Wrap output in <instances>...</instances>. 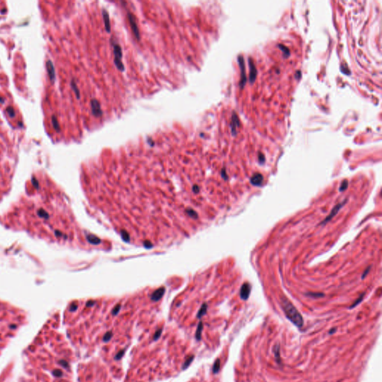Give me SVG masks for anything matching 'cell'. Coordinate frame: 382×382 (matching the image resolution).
<instances>
[{
    "mask_svg": "<svg viewBox=\"0 0 382 382\" xmlns=\"http://www.w3.org/2000/svg\"><path fill=\"white\" fill-rule=\"evenodd\" d=\"M279 351H280V348H279V346L277 345L274 347V353L276 356V359L278 360L280 359V355H279Z\"/></svg>",
    "mask_w": 382,
    "mask_h": 382,
    "instance_id": "d6986e66",
    "label": "cell"
},
{
    "mask_svg": "<svg viewBox=\"0 0 382 382\" xmlns=\"http://www.w3.org/2000/svg\"><path fill=\"white\" fill-rule=\"evenodd\" d=\"M206 309H207V306L205 305V304H204V305L201 307V310H200L199 313L198 314V317H201V316H203V315L205 314V313H206Z\"/></svg>",
    "mask_w": 382,
    "mask_h": 382,
    "instance_id": "ac0fdd59",
    "label": "cell"
},
{
    "mask_svg": "<svg viewBox=\"0 0 382 382\" xmlns=\"http://www.w3.org/2000/svg\"><path fill=\"white\" fill-rule=\"evenodd\" d=\"M52 122L53 125H54L55 129L58 132V131L60 130V125L59 124H58V120H57V119H56V117H55V116H52Z\"/></svg>",
    "mask_w": 382,
    "mask_h": 382,
    "instance_id": "5bb4252c",
    "label": "cell"
},
{
    "mask_svg": "<svg viewBox=\"0 0 382 382\" xmlns=\"http://www.w3.org/2000/svg\"><path fill=\"white\" fill-rule=\"evenodd\" d=\"M364 293H363V294H362L361 296H360V297H359V299H358L357 300H356V301H355V302L353 304H352V305H351V306H350V308H355V306H357L358 304L359 303H360V302H361L362 300H363V298H364Z\"/></svg>",
    "mask_w": 382,
    "mask_h": 382,
    "instance_id": "e0dca14e",
    "label": "cell"
},
{
    "mask_svg": "<svg viewBox=\"0 0 382 382\" xmlns=\"http://www.w3.org/2000/svg\"><path fill=\"white\" fill-rule=\"evenodd\" d=\"M193 356H190V357L189 358L187 359V360H186V361H185V363H184V367H183V369H186L187 367H188V366L190 365V364L191 362H192V360H193Z\"/></svg>",
    "mask_w": 382,
    "mask_h": 382,
    "instance_id": "ffe728a7",
    "label": "cell"
},
{
    "mask_svg": "<svg viewBox=\"0 0 382 382\" xmlns=\"http://www.w3.org/2000/svg\"><path fill=\"white\" fill-rule=\"evenodd\" d=\"M220 360L219 359L215 361L214 364H213V373H217L220 370Z\"/></svg>",
    "mask_w": 382,
    "mask_h": 382,
    "instance_id": "7c38bea8",
    "label": "cell"
},
{
    "mask_svg": "<svg viewBox=\"0 0 382 382\" xmlns=\"http://www.w3.org/2000/svg\"><path fill=\"white\" fill-rule=\"evenodd\" d=\"M123 354H124V351H121V352H120V353H119L118 355H117V356H116L115 358H116V359H120V358H121V357H122V355H123Z\"/></svg>",
    "mask_w": 382,
    "mask_h": 382,
    "instance_id": "d4e9b609",
    "label": "cell"
},
{
    "mask_svg": "<svg viewBox=\"0 0 382 382\" xmlns=\"http://www.w3.org/2000/svg\"><path fill=\"white\" fill-rule=\"evenodd\" d=\"M128 19H129V23H130V26L132 28V30L133 31L134 34L135 36V37L137 38V40L140 41L141 39V34H140V31H139L138 26H137V22H136V19L135 17L134 16L133 14H132L131 12H129L128 14Z\"/></svg>",
    "mask_w": 382,
    "mask_h": 382,
    "instance_id": "3957f363",
    "label": "cell"
},
{
    "mask_svg": "<svg viewBox=\"0 0 382 382\" xmlns=\"http://www.w3.org/2000/svg\"><path fill=\"white\" fill-rule=\"evenodd\" d=\"M113 53H114V64L117 69L120 71H124L125 70V66L123 63L122 62L121 59L122 57V51L121 46L118 43H113Z\"/></svg>",
    "mask_w": 382,
    "mask_h": 382,
    "instance_id": "7a4b0ae2",
    "label": "cell"
},
{
    "mask_svg": "<svg viewBox=\"0 0 382 382\" xmlns=\"http://www.w3.org/2000/svg\"><path fill=\"white\" fill-rule=\"evenodd\" d=\"M369 269H370V267H369L368 268H367V269L365 270V272H364V274L362 275V278H364V277H365V276H367V274H368V272H369Z\"/></svg>",
    "mask_w": 382,
    "mask_h": 382,
    "instance_id": "603a6c76",
    "label": "cell"
},
{
    "mask_svg": "<svg viewBox=\"0 0 382 382\" xmlns=\"http://www.w3.org/2000/svg\"><path fill=\"white\" fill-rule=\"evenodd\" d=\"M112 337V334L111 332H107L106 334H105V337H104V341H108V340H110V339Z\"/></svg>",
    "mask_w": 382,
    "mask_h": 382,
    "instance_id": "44dd1931",
    "label": "cell"
},
{
    "mask_svg": "<svg viewBox=\"0 0 382 382\" xmlns=\"http://www.w3.org/2000/svg\"><path fill=\"white\" fill-rule=\"evenodd\" d=\"M7 111H8V113L9 115H10V117H14V116H15V113H14V109H13L11 107H8V108Z\"/></svg>",
    "mask_w": 382,
    "mask_h": 382,
    "instance_id": "7402d4cb",
    "label": "cell"
},
{
    "mask_svg": "<svg viewBox=\"0 0 382 382\" xmlns=\"http://www.w3.org/2000/svg\"><path fill=\"white\" fill-rule=\"evenodd\" d=\"M102 17H103V20L105 22V30L108 33L111 32V21L109 14L105 9H102Z\"/></svg>",
    "mask_w": 382,
    "mask_h": 382,
    "instance_id": "52a82bcc",
    "label": "cell"
},
{
    "mask_svg": "<svg viewBox=\"0 0 382 382\" xmlns=\"http://www.w3.org/2000/svg\"><path fill=\"white\" fill-rule=\"evenodd\" d=\"M71 87H72V88L73 89V90H74V92H75V93H76L77 98L79 99L80 98V92H79V90H78V87H77V85H76V82H75L74 80H73V81H71Z\"/></svg>",
    "mask_w": 382,
    "mask_h": 382,
    "instance_id": "8fae6325",
    "label": "cell"
},
{
    "mask_svg": "<svg viewBox=\"0 0 382 382\" xmlns=\"http://www.w3.org/2000/svg\"><path fill=\"white\" fill-rule=\"evenodd\" d=\"M281 305L285 313L286 317L298 328L302 327L304 321L301 313H299L296 307L287 298L284 296L281 298Z\"/></svg>",
    "mask_w": 382,
    "mask_h": 382,
    "instance_id": "6da1fadb",
    "label": "cell"
},
{
    "mask_svg": "<svg viewBox=\"0 0 382 382\" xmlns=\"http://www.w3.org/2000/svg\"><path fill=\"white\" fill-rule=\"evenodd\" d=\"M202 328H203L202 323H200L199 325L198 328H197V331H196V337L197 340H200V339H201V331H202Z\"/></svg>",
    "mask_w": 382,
    "mask_h": 382,
    "instance_id": "4fadbf2b",
    "label": "cell"
},
{
    "mask_svg": "<svg viewBox=\"0 0 382 382\" xmlns=\"http://www.w3.org/2000/svg\"><path fill=\"white\" fill-rule=\"evenodd\" d=\"M348 181H347V180H344V181L342 182L341 185H340V192H343V191H345L347 189V188H348Z\"/></svg>",
    "mask_w": 382,
    "mask_h": 382,
    "instance_id": "9a60e30c",
    "label": "cell"
},
{
    "mask_svg": "<svg viewBox=\"0 0 382 382\" xmlns=\"http://www.w3.org/2000/svg\"><path fill=\"white\" fill-rule=\"evenodd\" d=\"M90 106H91V111H92V113H93V115L96 117H100L102 116V110H101V105H100L99 101H98L97 99H93L91 100L90 101Z\"/></svg>",
    "mask_w": 382,
    "mask_h": 382,
    "instance_id": "277c9868",
    "label": "cell"
},
{
    "mask_svg": "<svg viewBox=\"0 0 382 382\" xmlns=\"http://www.w3.org/2000/svg\"><path fill=\"white\" fill-rule=\"evenodd\" d=\"M251 292V286L249 283H244L241 287L240 296L243 300H247Z\"/></svg>",
    "mask_w": 382,
    "mask_h": 382,
    "instance_id": "5b68a950",
    "label": "cell"
},
{
    "mask_svg": "<svg viewBox=\"0 0 382 382\" xmlns=\"http://www.w3.org/2000/svg\"><path fill=\"white\" fill-rule=\"evenodd\" d=\"M263 181H264V177L260 173H255L250 179L251 183L255 186H260L262 184Z\"/></svg>",
    "mask_w": 382,
    "mask_h": 382,
    "instance_id": "ba28073f",
    "label": "cell"
},
{
    "mask_svg": "<svg viewBox=\"0 0 382 382\" xmlns=\"http://www.w3.org/2000/svg\"><path fill=\"white\" fill-rule=\"evenodd\" d=\"M164 289H163V288H161V289H160V290H158L155 291V292L153 293V295H152V299H153L154 301H157V300H158V299L163 296V294H164Z\"/></svg>",
    "mask_w": 382,
    "mask_h": 382,
    "instance_id": "30bf717a",
    "label": "cell"
},
{
    "mask_svg": "<svg viewBox=\"0 0 382 382\" xmlns=\"http://www.w3.org/2000/svg\"><path fill=\"white\" fill-rule=\"evenodd\" d=\"M46 69H47L48 74H49V78L52 81H53L55 78V68L53 66L52 63L51 61H48L46 62Z\"/></svg>",
    "mask_w": 382,
    "mask_h": 382,
    "instance_id": "9c48e42d",
    "label": "cell"
},
{
    "mask_svg": "<svg viewBox=\"0 0 382 382\" xmlns=\"http://www.w3.org/2000/svg\"><path fill=\"white\" fill-rule=\"evenodd\" d=\"M306 295L308 296H311V297H314V298H319V297H323V296H324V294H323V293H321V292H308V293H307Z\"/></svg>",
    "mask_w": 382,
    "mask_h": 382,
    "instance_id": "2e32d148",
    "label": "cell"
},
{
    "mask_svg": "<svg viewBox=\"0 0 382 382\" xmlns=\"http://www.w3.org/2000/svg\"><path fill=\"white\" fill-rule=\"evenodd\" d=\"M336 330H337L336 328H332V329L331 330V331H330V332H329V334H333L334 332H336Z\"/></svg>",
    "mask_w": 382,
    "mask_h": 382,
    "instance_id": "4316f807",
    "label": "cell"
},
{
    "mask_svg": "<svg viewBox=\"0 0 382 382\" xmlns=\"http://www.w3.org/2000/svg\"><path fill=\"white\" fill-rule=\"evenodd\" d=\"M161 330H159V332L157 331V332H156L155 335V337H154L155 340H156V339L158 338L159 337H160V334H161Z\"/></svg>",
    "mask_w": 382,
    "mask_h": 382,
    "instance_id": "cb8c5ba5",
    "label": "cell"
},
{
    "mask_svg": "<svg viewBox=\"0 0 382 382\" xmlns=\"http://www.w3.org/2000/svg\"><path fill=\"white\" fill-rule=\"evenodd\" d=\"M346 201H343V202H341V203H339L338 205H337L336 206H334V208L333 209H332V211H331V213H330V214L328 215V216H327L326 218H325V220L324 221H323V222H322V223H321L322 225H323H323H325V224L327 222L330 221V220H331L332 218H333L334 216H336L337 213H338L339 211H340V208H341L342 207H343V205H344V204H345V203H346Z\"/></svg>",
    "mask_w": 382,
    "mask_h": 382,
    "instance_id": "8992f818",
    "label": "cell"
},
{
    "mask_svg": "<svg viewBox=\"0 0 382 382\" xmlns=\"http://www.w3.org/2000/svg\"><path fill=\"white\" fill-rule=\"evenodd\" d=\"M120 305H119V306H117V307H116V308H114V310H113V314H116V313H118L119 310H120Z\"/></svg>",
    "mask_w": 382,
    "mask_h": 382,
    "instance_id": "484cf974",
    "label": "cell"
}]
</instances>
